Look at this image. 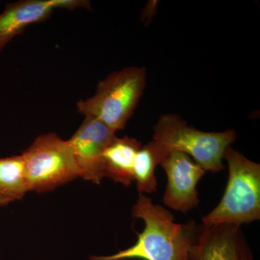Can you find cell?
<instances>
[{
  "label": "cell",
  "mask_w": 260,
  "mask_h": 260,
  "mask_svg": "<svg viewBox=\"0 0 260 260\" xmlns=\"http://www.w3.org/2000/svg\"><path fill=\"white\" fill-rule=\"evenodd\" d=\"M132 214L145 223L135 244L112 255L90 256V260H188L200 225L193 220L176 223L170 211L145 194L139 195Z\"/></svg>",
  "instance_id": "6da1fadb"
},
{
  "label": "cell",
  "mask_w": 260,
  "mask_h": 260,
  "mask_svg": "<svg viewBox=\"0 0 260 260\" xmlns=\"http://www.w3.org/2000/svg\"><path fill=\"white\" fill-rule=\"evenodd\" d=\"M229 169L220 203L203 218L205 225H242L260 218V165L229 146L224 155Z\"/></svg>",
  "instance_id": "7a4b0ae2"
},
{
  "label": "cell",
  "mask_w": 260,
  "mask_h": 260,
  "mask_svg": "<svg viewBox=\"0 0 260 260\" xmlns=\"http://www.w3.org/2000/svg\"><path fill=\"white\" fill-rule=\"evenodd\" d=\"M146 78L143 67L113 72L99 82L93 96L77 103L78 112L102 121L115 133L123 129L143 95Z\"/></svg>",
  "instance_id": "3957f363"
},
{
  "label": "cell",
  "mask_w": 260,
  "mask_h": 260,
  "mask_svg": "<svg viewBox=\"0 0 260 260\" xmlns=\"http://www.w3.org/2000/svg\"><path fill=\"white\" fill-rule=\"evenodd\" d=\"M235 130L204 132L188 125L181 116L164 114L153 126V140L170 151L189 155L206 172L218 173L225 169V150L237 140Z\"/></svg>",
  "instance_id": "277c9868"
},
{
  "label": "cell",
  "mask_w": 260,
  "mask_h": 260,
  "mask_svg": "<svg viewBox=\"0 0 260 260\" xmlns=\"http://www.w3.org/2000/svg\"><path fill=\"white\" fill-rule=\"evenodd\" d=\"M29 191L45 192L80 177L73 150L55 133L36 138L22 154Z\"/></svg>",
  "instance_id": "5b68a950"
},
{
  "label": "cell",
  "mask_w": 260,
  "mask_h": 260,
  "mask_svg": "<svg viewBox=\"0 0 260 260\" xmlns=\"http://www.w3.org/2000/svg\"><path fill=\"white\" fill-rule=\"evenodd\" d=\"M160 166L167 176L164 204L183 213L198 207L197 185L206 171L189 155L179 151L169 152Z\"/></svg>",
  "instance_id": "8992f818"
},
{
  "label": "cell",
  "mask_w": 260,
  "mask_h": 260,
  "mask_svg": "<svg viewBox=\"0 0 260 260\" xmlns=\"http://www.w3.org/2000/svg\"><path fill=\"white\" fill-rule=\"evenodd\" d=\"M116 133L102 121L85 117L68 143L79 167L80 177L93 184H101L105 178L104 153Z\"/></svg>",
  "instance_id": "52a82bcc"
},
{
  "label": "cell",
  "mask_w": 260,
  "mask_h": 260,
  "mask_svg": "<svg viewBox=\"0 0 260 260\" xmlns=\"http://www.w3.org/2000/svg\"><path fill=\"white\" fill-rule=\"evenodd\" d=\"M188 260H254L240 225H200Z\"/></svg>",
  "instance_id": "ba28073f"
},
{
  "label": "cell",
  "mask_w": 260,
  "mask_h": 260,
  "mask_svg": "<svg viewBox=\"0 0 260 260\" xmlns=\"http://www.w3.org/2000/svg\"><path fill=\"white\" fill-rule=\"evenodd\" d=\"M54 9H59V0H20L7 4L0 14V52L29 25L47 20Z\"/></svg>",
  "instance_id": "9c48e42d"
},
{
  "label": "cell",
  "mask_w": 260,
  "mask_h": 260,
  "mask_svg": "<svg viewBox=\"0 0 260 260\" xmlns=\"http://www.w3.org/2000/svg\"><path fill=\"white\" fill-rule=\"evenodd\" d=\"M142 146L135 138L116 137L104 151L105 178L124 186L131 185L134 181L135 157Z\"/></svg>",
  "instance_id": "30bf717a"
},
{
  "label": "cell",
  "mask_w": 260,
  "mask_h": 260,
  "mask_svg": "<svg viewBox=\"0 0 260 260\" xmlns=\"http://www.w3.org/2000/svg\"><path fill=\"white\" fill-rule=\"evenodd\" d=\"M28 191L23 155L0 158V206L23 199Z\"/></svg>",
  "instance_id": "8fae6325"
},
{
  "label": "cell",
  "mask_w": 260,
  "mask_h": 260,
  "mask_svg": "<svg viewBox=\"0 0 260 260\" xmlns=\"http://www.w3.org/2000/svg\"><path fill=\"white\" fill-rule=\"evenodd\" d=\"M169 151L152 140L138 150L134 164V181L140 194H151L157 190L155 169L160 165Z\"/></svg>",
  "instance_id": "7c38bea8"
}]
</instances>
